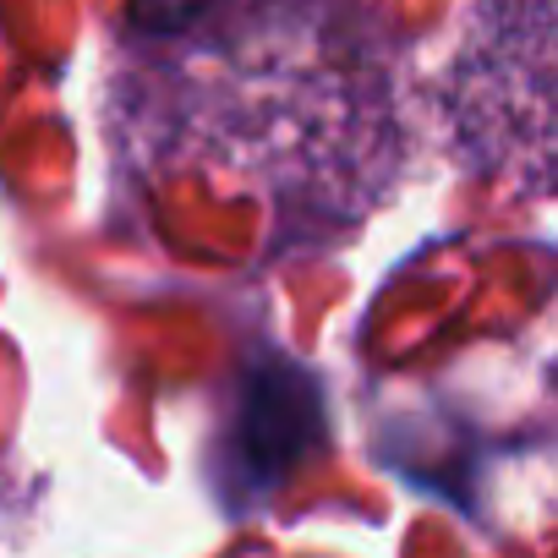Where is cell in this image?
<instances>
[{
    "label": "cell",
    "mask_w": 558,
    "mask_h": 558,
    "mask_svg": "<svg viewBox=\"0 0 558 558\" xmlns=\"http://www.w3.org/2000/svg\"><path fill=\"white\" fill-rule=\"evenodd\" d=\"M110 132L132 165H214L274 252L351 235L405 175V50L384 0H126Z\"/></svg>",
    "instance_id": "6da1fadb"
},
{
    "label": "cell",
    "mask_w": 558,
    "mask_h": 558,
    "mask_svg": "<svg viewBox=\"0 0 558 558\" xmlns=\"http://www.w3.org/2000/svg\"><path fill=\"white\" fill-rule=\"evenodd\" d=\"M433 116L471 175L558 197V0H471Z\"/></svg>",
    "instance_id": "7a4b0ae2"
}]
</instances>
